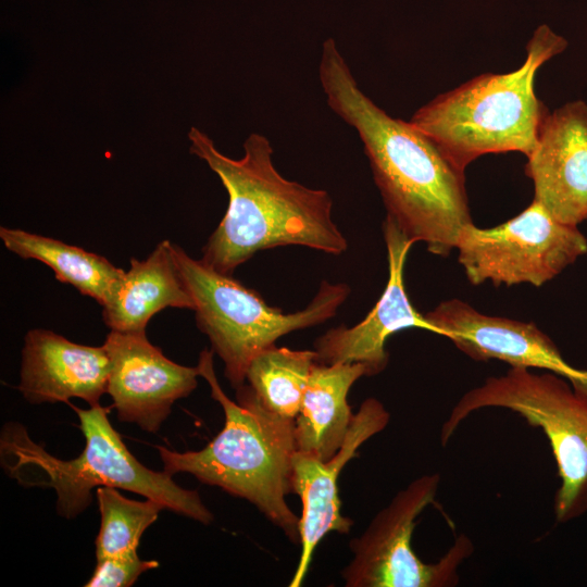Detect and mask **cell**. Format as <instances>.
<instances>
[{"label":"cell","instance_id":"1","mask_svg":"<svg viewBox=\"0 0 587 587\" xmlns=\"http://www.w3.org/2000/svg\"><path fill=\"white\" fill-rule=\"evenodd\" d=\"M319 77L332 111L363 143L387 215L413 243L447 257L473 223L464 171L410 121L390 116L364 93L333 38L323 42Z\"/></svg>","mask_w":587,"mask_h":587},{"label":"cell","instance_id":"2","mask_svg":"<svg viewBox=\"0 0 587 587\" xmlns=\"http://www.w3.org/2000/svg\"><path fill=\"white\" fill-rule=\"evenodd\" d=\"M188 140L190 152L208 164L228 193L226 213L202 248L205 264L232 275L257 252L274 247L297 245L336 255L347 250V239L332 218L329 193L282 176L265 136L249 135L238 160L223 154L196 127Z\"/></svg>","mask_w":587,"mask_h":587},{"label":"cell","instance_id":"3","mask_svg":"<svg viewBox=\"0 0 587 587\" xmlns=\"http://www.w3.org/2000/svg\"><path fill=\"white\" fill-rule=\"evenodd\" d=\"M212 350L199 354L198 371L225 415L222 430L203 449L176 452L157 446L163 471L189 473L254 504L290 541L299 544L300 519L286 496L292 492V460L297 452L295 420L268 411L249 385L236 389V401L223 391Z\"/></svg>","mask_w":587,"mask_h":587},{"label":"cell","instance_id":"4","mask_svg":"<svg viewBox=\"0 0 587 587\" xmlns=\"http://www.w3.org/2000/svg\"><path fill=\"white\" fill-rule=\"evenodd\" d=\"M567 47L564 37L540 25L515 71L475 76L420 108L410 122L426 134L460 170L488 153L534 150L549 113L536 97L539 67Z\"/></svg>","mask_w":587,"mask_h":587},{"label":"cell","instance_id":"5","mask_svg":"<svg viewBox=\"0 0 587 587\" xmlns=\"http://www.w3.org/2000/svg\"><path fill=\"white\" fill-rule=\"evenodd\" d=\"M79 419L85 449L75 459L61 460L36 444L15 422L2 427L1 465L24 487H49L57 492V511L65 519L80 514L92 500L95 487L110 486L162 502L177 514L209 524L213 514L198 491L179 487L173 475L141 464L124 445L100 403L87 410L71 404Z\"/></svg>","mask_w":587,"mask_h":587},{"label":"cell","instance_id":"6","mask_svg":"<svg viewBox=\"0 0 587 587\" xmlns=\"http://www.w3.org/2000/svg\"><path fill=\"white\" fill-rule=\"evenodd\" d=\"M171 250L195 302L197 326L224 362L225 377L235 389L245 385L248 366L258 353L283 335L333 317L350 294L347 284L323 280L305 309L284 313L232 275L192 259L178 245L171 242Z\"/></svg>","mask_w":587,"mask_h":587},{"label":"cell","instance_id":"7","mask_svg":"<svg viewBox=\"0 0 587 587\" xmlns=\"http://www.w3.org/2000/svg\"><path fill=\"white\" fill-rule=\"evenodd\" d=\"M501 408L539 427L549 440L561 485L554 496V515L566 523L587 512V398L567 379L551 372L510 367L467 390L454 404L440 429L446 445L473 412Z\"/></svg>","mask_w":587,"mask_h":587},{"label":"cell","instance_id":"8","mask_svg":"<svg viewBox=\"0 0 587 587\" xmlns=\"http://www.w3.org/2000/svg\"><path fill=\"white\" fill-rule=\"evenodd\" d=\"M439 483L437 473L415 478L350 541L353 557L341 571L347 587H453L459 584L460 565L474 551L465 534L434 563L423 562L411 546L416 519L434 503Z\"/></svg>","mask_w":587,"mask_h":587},{"label":"cell","instance_id":"9","mask_svg":"<svg viewBox=\"0 0 587 587\" xmlns=\"http://www.w3.org/2000/svg\"><path fill=\"white\" fill-rule=\"evenodd\" d=\"M455 249L472 285L489 280L495 286L540 287L587 252V239L577 226L557 221L533 200L498 226L467 225Z\"/></svg>","mask_w":587,"mask_h":587},{"label":"cell","instance_id":"10","mask_svg":"<svg viewBox=\"0 0 587 587\" xmlns=\"http://www.w3.org/2000/svg\"><path fill=\"white\" fill-rule=\"evenodd\" d=\"M424 315L434 333L447 337L469 358L496 359L512 367L554 373L587 398V370L567 363L552 339L535 323L486 315L459 299L442 301Z\"/></svg>","mask_w":587,"mask_h":587},{"label":"cell","instance_id":"11","mask_svg":"<svg viewBox=\"0 0 587 587\" xmlns=\"http://www.w3.org/2000/svg\"><path fill=\"white\" fill-rule=\"evenodd\" d=\"M110 359L107 394L122 422L157 433L173 403L198 386V367L167 359L143 332L111 330L103 344Z\"/></svg>","mask_w":587,"mask_h":587},{"label":"cell","instance_id":"12","mask_svg":"<svg viewBox=\"0 0 587 587\" xmlns=\"http://www.w3.org/2000/svg\"><path fill=\"white\" fill-rule=\"evenodd\" d=\"M390 414L375 398L360 405L339 451L329 460L296 452L292 460V492L302 502L299 521L301 545L300 559L289 584H302L312 561L313 552L321 540L330 532L348 534L353 521L344 516L338 495V477L345 465L357 454L358 449L371 437L382 432L389 423Z\"/></svg>","mask_w":587,"mask_h":587},{"label":"cell","instance_id":"13","mask_svg":"<svg viewBox=\"0 0 587 587\" xmlns=\"http://www.w3.org/2000/svg\"><path fill=\"white\" fill-rule=\"evenodd\" d=\"M383 234L389 267L383 295L360 323L352 327L330 328L315 340L316 362L362 363L366 367V376H373L382 373L388 364L385 346L392 334L408 328L434 333L425 315L412 305L404 288L403 267L413 242L388 215L383 223Z\"/></svg>","mask_w":587,"mask_h":587},{"label":"cell","instance_id":"14","mask_svg":"<svg viewBox=\"0 0 587 587\" xmlns=\"http://www.w3.org/2000/svg\"><path fill=\"white\" fill-rule=\"evenodd\" d=\"M525 174L537 201L557 221L587 220V103L570 101L549 112L527 157Z\"/></svg>","mask_w":587,"mask_h":587},{"label":"cell","instance_id":"15","mask_svg":"<svg viewBox=\"0 0 587 587\" xmlns=\"http://www.w3.org/2000/svg\"><path fill=\"white\" fill-rule=\"evenodd\" d=\"M110 359L101 347L79 345L52 330L33 328L24 337L18 390L30 403L85 400L99 404L107 392Z\"/></svg>","mask_w":587,"mask_h":587},{"label":"cell","instance_id":"16","mask_svg":"<svg viewBox=\"0 0 587 587\" xmlns=\"http://www.w3.org/2000/svg\"><path fill=\"white\" fill-rule=\"evenodd\" d=\"M165 308L195 310L170 240L159 242L143 260L130 259L129 270L102 305V317L111 330L143 332L149 320Z\"/></svg>","mask_w":587,"mask_h":587},{"label":"cell","instance_id":"17","mask_svg":"<svg viewBox=\"0 0 587 587\" xmlns=\"http://www.w3.org/2000/svg\"><path fill=\"white\" fill-rule=\"evenodd\" d=\"M362 376H366L362 363L314 364L295 419L298 452L327 461L339 451L354 417L348 392Z\"/></svg>","mask_w":587,"mask_h":587},{"label":"cell","instance_id":"18","mask_svg":"<svg viewBox=\"0 0 587 587\" xmlns=\"http://www.w3.org/2000/svg\"><path fill=\"white\" fill-rule=\"evenodd\" d=\"M0 238L8 250L24 260L45 263L55 279L70 284L101 307L125 274L107 258L51 237L1 226Z\"/></svg>","mask_w":587,"mask_h":587},{"label":"cell","instance_id":"19","mask_svg":"<svg viewBox=\"0 0 587 587\" xmlns=\"http://www.w3.org/2000/svg\"><path fill=\"white\" fill-rule=\"evenodd\" d=\"M315 363V350H291L274 345L251 360L246 380L268 411L295 420Z\"/></svg>","mask_w":587,"mask_h":587},{"label":"cell","instance_id":"20","mask_svg":"<svg viewBox=\"0 0 587 587\" xmlns=\"http://www.w3.org/2000/svg\"><path fill=\"white\" fill-rule=\"evenodd\" d=\"M101 522L96 538L97 559L137 551L145 530L166 507L154 499L137 501L122 496L117 488L96 490Z\"/></svg>","mask_w":587,"mask_h":587},{"label":"cell","instance_id":"21","mask_svg":"<svg viewBox=\"0 0 587 587\" xmlns=\"http://www.w3.org/2000/svg\"><path fill=\"white\" fill-rule=\"evenodd\" d=\"M159 566L154 560H141L137 551L97 559L85 587H129L138 577Z\"/></svg>","mask_w":587,"mask_h":587}]
</instances>
